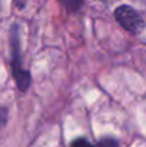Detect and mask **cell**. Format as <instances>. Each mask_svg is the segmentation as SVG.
<instances>
[{"instance_id":"5","label":"cell","mask_w":146,"mask_h":147,"mask_svg":"<svg viewBox=\"0 0 146 147\" xmlns=\"http://www.w3.org/2000/svg\"><path fill=\"white\" fill-rule=\"evenodd\" d=\"M72 147H95V146H93V144H90L86 139H77V140H75V142H73Z\"/></svg>"},{"instance_id":"2","label":"cell","mask_w":146,"mask_h":147,"mask_svg":"<svg viewBox=\"0 0 146 147\" xmlns=\"http://www.w3.org/2000/svg\"><path fill=\"white\" fill-rule=\"evenodd\" d=\"M115 17L120 23V26H123L132 33H138L143 27V20L141 14L129 6H119L115 10Z\"/></svg>"},{"instance_id":"4","label":"cell","mask_w":146,"mask_h":147,"mask_svg":"<svg viewBox=\"0 0 146 147\" xmlns=\"http://www.w3.org/2000/svg\"><path fill=\"white\" fill-rule=\"evenodd\" d=\"M99 147H117V142L113 139H103L99 142Z\"/></svg>"},{"instance_id":"1","label":"cell","mask_w":146,"mask_h":147,"mask_svg":"<svg viewBox=\"0 0 146 147\" xmlns=\"http://www.w3.org/2000/svg\"><path fill=\"white\" fill-rule=\"evenodd\" d=\"M12 47H13V74H14V80L19 86V89L22 92L27 90V87L30 86V73L27 70H23L20 66V56H19V43H17V32L16 27H13L12 32Z\"/></svg>"},{"instance_id":"3","label":"cell","mask_w":146,"mask_h":147,"mask_svg":"<svg viewBox=\"0 0 146 147\" xmlns=\"http://www.w3.org/2000/svg\"><path fill=\"white\" fill-rule=\"evenodd\" d=\"M63 3L66 4L67 9H70V10H76V9L80 7L82 0H63Z\"/></svg>"}]
</instances>
